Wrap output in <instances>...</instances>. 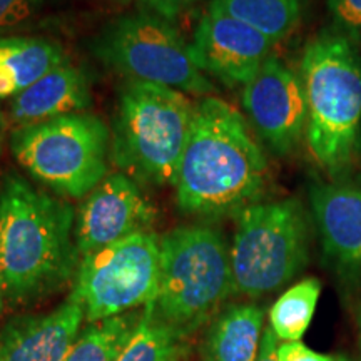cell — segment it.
Segmentation results:
<instances>
[{
	"instance_id": "1",
	"label": "cell",
	"mask_w": 361,
	"mask_h": 361,
	"mask_svg": "<svg viewBox=\"0 0 361 361\" xmlns=\"http://www.w3.org/2000/svg\"><path fill=\"white\" fill-rule=\"evenodd\" d=\"M268 161L246 119L223 99L196 102L186 149L176 178V201L184 214L241 213L266 184Z\"/></svg>"
},
{
	"instance_id": "2",
	"label": "cell",
	"mask_w": 361,
	"mask_h": 361,
	"mask_svg": "<svg viewBox=\"0 0 361 361\" xmlns=\"http://www.w3.org/2000/svg\"><path fill=\"white\" fill-rule=\"evenodd\" d=\"M75 213L69 202L8 176L0 188V283L12 300H34L75 278Z\"/></svg>"
},
{
	"instance_id": "3",
	"label": "cell",
	"mask_w": 361,
	"mask_h": 361,
	"mask_svg": "<svg viewBox=\"0 0 361 361\" xmlns=\"http://www.w3.org/2000/svg\"><path fill=\"white\" fill-rule=\"evenodd\" d=\"M306 92V141L331 176L350 168L361 149V52L346 35L322 32L301 59Z\"/></svg>"
},
{
	"instance_id": "4",
	"label": "cell",
	"mask_w": 361,
	"mask_h": 361,
	"mask_svg": "<svg viewBox=\"0 0 361 361\" xmlns=\"http://www.w3.org/2000/svg\"><path fill=\"white\" fill-rule=\"evenodd\" d=\"M188 94L128 80L111 129V161L139 184L174 186L194 117Z\"/></svg>"
},
{
	"instance_id": "5",
	"label": "cell",
	"mask_w": 361,
	"mask_h": 361,
	"mask_svg": "<svg viewBox=\"0 0 361 361\" xmlns=\"http://www.w3.org/2000/svg\"><path fill=\"white\" fill-rule=\"evenodd\" d=\"M157 318L188 335L234 293L231 252L207 226L176 228L161 238Z\"/></svg>"
},
{
	"instance_id": "6",
	"label": "cell",
	"mask_w": 361,
	"mask_h": 361,
	"mask_svg": "<svg viewBox=\"0 0 361 361\" xmlns=\"http://www.w3.org/2000/svg\"><path fill=\"white\" fill-rule=\"evenodd\" d=\"M11 149L27 173L59 196L80 200L102 183L111 157V129L89 112L20 126Z\"/></svg>"
},
{
	"instance_id": "7",
	"label": "cell",
	"mask_w": 361,
	"mask_h": 361,
	"mask_svg": "<svg viewBox=\"0 0 361 361\" xmlns=\"http://www.w3.org/2000/svg\"><path fill=\"white\" fill-rule=\"evenodd\" d=\"M308 243V218L298 200L247 206L229 250L234 293L259 298L279 290L303 269Z\"/></svg>"
},
{
	"instance_id": "8",
	"label": "cell",
	"mask_w": 361,
	"mask_h": 361,
	"mask_svg": "<svg viewBox=\"0 0 361 361\" xmlns=\"http://www.w3.org/2000/svg\"><path fill=\"white\" fill-rule=\"evenodd\" d=\"M92 52L104 66L129 80L164 85L184 94L209 96L214 84L194 62L191 44L169 20L139 11L102 29Z\"/></svg>"
},
{
	"instance_id": "9",
	"label": "cell",
	"mask_w": 361,
	"mask_h": 361,
	"mask_svg": "<svg viewBox=\"0 0 361 361\" xmlns=\"http://www.w3.org/2000/svg\"><path fill=\"white\" fill-rule=\"evenodd\" d=\"M161 238L142 231L80 258L72 296L89 323L152 303L159 283Z\"/></svg>"
},
{
	"instance_id": "10",
	"label": "cell",
	"mask_w": 361,
	"mask_h": 361,
	"mask_svg": "<svg viewBox=\"0 0 361 361\" xmlns=\"http://www.w3.org/2000/svg\"><path fill=\"white\" fill-rule=\"evenodd\" d=\"M243 107L256 134L278 154L291 152L306 133L303 80L273 54L243 89Z\"/></svg>"
},
{
	"instance_id": "11",
	"label": "cell",
	"mask_w": 361,
	"mask_h": 361,
	"mask_svg": "<svg viewBox=\"0 0 361 361\" xmlns=\"http://www.w3.org/2000/svg\"><path fill=\"white\" fill-rule=\"evenodd\" d=\"M274 44L255 27L209 6L194 30L191 54L204 74L231 87H245L271 56Z\"/></svg>"
},
{
	"instance_id": "12",
	"label": "cell",
	"mask_w": 361,
	"mask_h": 361,
	"mask_svg": "<svg viewBox=\"0 0 361 361\" xmlns=\"http://www.w3.org/2000/svg\"><path fill=\"white\" fill-rule=\"evenodd\" d=\"M156 209L139 183L124 173L107 174L85 196L75 219L80 258L130 234L149 231Z\"/></svg>"
},
{
	"instance_id": "13",
	"label": "cell",
	"mask_w": 361,
	"mask_h": 361,
	"mask_svg": "<svg viewBox=\"0 0 361 361\" xmlns=\"http://www.w3.org/2000/svg\"><path fill=\"white\" fill-rule=\"evenodd\" d=\"M84 319V306L72 295L51 313L12 319L0 331V361H66Z\"/></svg>"
},
{
	"instance_id": "14",
	"label": "cell",
	"mask_w": 361,
	"mask_h": 361,
	"mask_svg": "<svg viewBox=\"0 0 361 361\" xmlns=\"http://www.w3.org/2000/svg\"><path fill=\"white\" fill-rule=\"evenodd\" d=\"M310 200L328 255L361 269V189L351 184H314Z\"/></svg>"
},
{
	"instance_id": "15",
	"label": "cell",
	"mask_w": 361,
	"mask_h": 361,
	"mask_svg": "<svg viewBox=\"0 0 361 361\" xmlns=\"http://www.w3.org/2000/svg\"><path fill=\"white\" fill-rule=\"evenodd\" d=\"M90 101L92 96L87 75L79 67L66 62L13 97L8 119L17 128L45 123L62 116L85 112Z\"/></svg>"
},
{
	"instance_id": "16",
	"label": "cell",
	"mask_w": 361,
	"mask_h": 361,
	"mask_svg": "<svg viewBox=\"0 0 361 361\" xmlns=\"http://www.w3.org/2000/svg\"><path fill=\"white\" fill-rule=\"evenodd\" d=\"M66 62L64 49L54 40L0 35V99L17 97Z\"/></svg>"
},
{
	"instance_id": "17",
	"label": "cell",
	"mask_w": 361,
	"mask_h": 361,
	"mask_svg": "<svg viewBox=\"0 0 361 361\" xmlns=\"http://www.w3.org/2000/svg\"><path fill=\"white\" fill-rule=\"evenodd\" d=\"M263 310L234 305L218 314L202 341V361H256L263 338Z\"/></svg>"
},
{
	"instance_id": "18",
	"label": "cell",
	"mask_w": 361,
	"mask_h": 361,
	"mask_svg": "<svg viewBox=\"0 0 361 361\" xmlns=\"http://www.w3.org/2000/svg\"><path fill=\"white\" fill-rule=\"evenodd\" d=\"M209 6L278 42L296 29L305 0H209Z\"/></svg>"
},
{
	"instance_id": "19",
	"label": "cell",
	"mask_w": 361,
	"mask_h": 361,
	"mask_svg": "<svg viewBox=\"0 0 361 361\" xmlns=\"http://www.w3.org/2000/svg\"><path fill=\"white\" fill-rule=\"evenodd\" d=\"M180 341L183 335L157 318L154 305L147 303L116 361H174Z\"/></svg>"
},
{
	"instance_id": "20",
	"label": "cell",
	"mask_w": 361,
	"mask_h": 361,
	"mask_svg": "<svg viewBox=\"0 0 361 361\" xmlns=\"http://www.w3.org/2000/svg\"><path fill=\"white\" fill-rule=\"evenodd\" d=\"M141 313L130 311L129 314L124 313L89 323L82 328L66 361H116L133 335Z\"/></svg>"
},
{
	"instance_id": "21",
	"label": "cell",
	"mask_w": 361,
	"mask_h": 361,
	"mask_svg": "<svg viewBox=\"0 0 361 361\" xmlns=\"http://www.w3.org/2000/svg\"><path fill=\"white\" fill-rule=\"evenodd\" d=\"M322 295V283L314 278L295 284L278 298L269 311L271 329L278 340L298 341L313 319Z\"/></svg>"
},
{
	"instance_id": "22",
	"label": "cell",
	"mask_w": 361,
	"mask_h": 361,
	"mask_svg": "<svg viewBox=\"0 0 361 361\" xmlns=\"http://www.w3.org/2000/svg\"><path fill=\"white\" fill-rule=\"evenodd\" d=\"M45 2L47 0H0V35L32 20Z\"/></svg>"
},
{
	"instance_id": "23",
	"label": "cell",
	"mask_w": 361,
	"mask_h": 361,
	"mask_svg": "<svg viewBox=\"0 0 361 361\" xmlns=\"http://www.w3.org/2000/svg\"><path fill=\"white\" fill-rule=\"evenodd\" d=\"M328 8L343 30L361 34V0H328Z\"/></svg>"
},
{
	"instance_id": "24",
	"label": "cell",
	"mask_w": 361,
	"mask_h": 361,
	"mask_svg": "<svg viewBox=\"0 0 361 361\" xmlns=\"http://www.w3.org/2000/svg\"><path fill=\"white\" fill-rule=\"evenodd\" d=\"M197 2L200 0H137V6L144 12L154 13L161 19L173 22L176 17H179Z\"/></svg>"
},
{
	"instance_id": "25",
	"label": "cell",
	"mask_w": 361,
	"mask_h": 361,
	"mask_svg": "<svg viewBox=\"0 0 361 361\" xmlns=\"http://www.w3.org/2000/svg\"><path fill=\"white\" fill-rule=\"evenodd\" d=\"M279 361H345L333 358V356L316 353L300 341H284L278 345Z\"/></svg>"
},
{
	"instance_id": "26",
	"label": "cell",
	"mask_w": 361,
	"mask_h": 361,
	"mask_svg": "<svg viewBox=\"0 0 361 361\" xmlns=\"http://www.w3.org/2000/svg\"><path fill=\"white\" fill-rule=\"evenodd\" d=\"M256 361H279L278 358V336L271 328L266 329L261 338L259 353Z\"/></svg>"
},
{
	"instance_id": "27",
	"label": "cell",
	"mask_w": 361,
	"mask_h": 361,
	"mask_svg": "<svg viewBox=\"0 0 361 361\" xmlns=\"http://www.w3.org/2000/svg\"><path fill=\"white\" fill-rule=\"evenodd\" d=\"M7 128H8V119L6 117V114H4V112L0 111V152H2L4 142H6Z\"/></svg>"
},
{
	"instance_id": "28",
	"label": "cell",
	"mask_w": 361,
	"mask_h": 361,
	"mask_svg": "<svg viewBox=\"0 0 361 361\" xmlns=\"http://www.w3.org/2000/svg\"><path fill=\"white\" fill-rule=\"evenodd\" d=\"M6 290H4L2 283H0V316L4 313V301H6Z\"/></svg>"
},
{
	"instance_id": "29",
	"label": "cell",
	"mask_w": 361,
	"mask_h": 361,
	"mask_svg": "<svg viewBox=\"0 0 361 361\" xmlns=\"http://www.w3.org/2000/svg\"><path fill=\"white\" fill-rule=\"evenodd\" d=\"M109 2H117V4H128L129 0H109Z\"/></svg>"
}]
</instances>
